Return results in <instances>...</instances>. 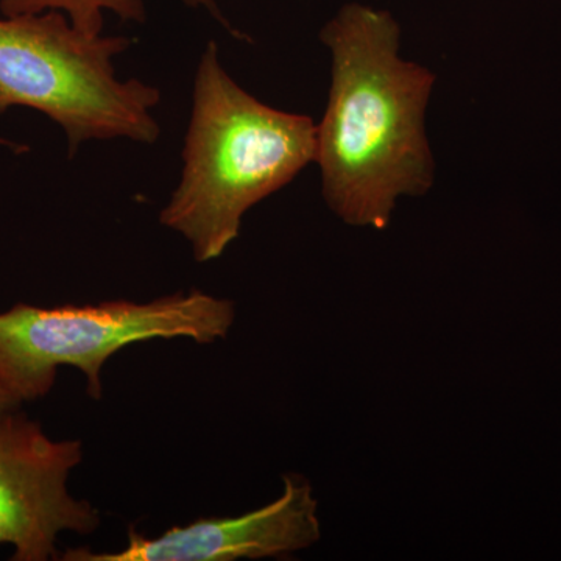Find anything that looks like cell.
<instances>
[{"instance_id":"ba28073f","label":"cell","mask_w":561,"mask_h":561,"mask_svg":"<svg viewBox=\"0 0 561 561\" xmlns=\"http://www.w3.org/2000/svg\"><path fill=\"white\" fill-rule=\"evenodd\" d=\"M21 404L22 402L18 400L11 391L7 390L5 387L0 383V419L7 415V413L20 409Z\"/></svg>"},{"instance_id":"5b68a950","label":"cell","mask_w":561,"mask_h":561,"mask_svg":"<svg viewBox=\"0 0 561 561\" xmlns=\"http://www.w3.org/2000/svg\"><path fill=\"white\" fill-rule=\"evenodd\" d=\"M81 460L80 440H54L20 409L0 419V545L13 546L11 560H58L62 531L99 529V508L69 493Z\"/></svg>"},{"instance_id":"8992f818","label":"cell","mask_w":561,"mask_h":561,"mask_svg":"<svg viewBox=\"0 0 561 561\" xmlns=\"http://www.w3.org/2000/svg\"><path fill=\"white\" fill-rule=\"evenodd\" d=\"M321 538L319 501L300 474L284 476L278 500L234 518H202L157 538L128 531L122 551L68 549L62 561H234L278 559L311 548Z\"/></svg>"},{"instance_id":"6da1fadb","label":"cell","mask_w":561,"mask_h":561,"mask_svg":"<svg viewBox=\"0 0 561 561\" xmlns=\"http://www.w3.org/2000/svg\"><path fill=\"white\" fill-rule=\"evenodd\" d=\"M321 41L332 57L317 125L321 194L346 225L386 230L401 197L434 184L426 110L435 76L401 57V28L389 11L348 3Z\"/></svg>"},{"instance_id":"7a4b0ae2","label":"cell","mask_w":561,"mask_h":561,"mask_svg":"<svg viewBox=\"0 0 561 561\" xmlns=\"http://www.w3.org/2000/svg\"><path fill=\"white\" fill-rule=\"evenodd\" d=\"M317 158V124L265 105L239 87L209 41L198 62L183 172L160 221L217 260L241 234L243 216Z\"/></svg>"},{"instance_id":"3957f363","label":"cell","mask_w":561,"mask_h":561,"mask_svg":"<svg viewBox=\"0 0 561 561\" xmlns=\"http://www.w3.org/2000/svg\"><path fill=\"white\" fill-rule=\"evenodd\" d=\"M130 46L125 36L79 31L61 11L0 18V116L14 106L46 114L70 154L94 139L157 142L160 90L114 69Z\"/></svg>"},{"instance_id":"9c48e42d","label":"cell","mask_w":561,"mask_h":561,"mask_svg":"<svg viewBox=\"0 0 561 561\" xmlns=\"http://www.w3.org/2000/svg\"><path fill=\"white\" fill-rule=\"evenodd\" d=\"M0 144H2V146H7V147H16V146H14L13 142H10V140H5V139H0Z\"/></svg>"},{"instance_id":"277c9868","label":"cell","mask_w":561,"mask_h":561,"mask_svg":"<svg viewBox=\"0 0 561 561\" xmlns=\"http://www.w3.org/2000/svg\"><path fill=\"white\" fill-rule=\"evenodd\" d=\"M234 320V302L202 290L149 302H21L0 313V383L21 402L39 400L50 393L58 368L68 365L83 373L87 393L99 401L103 365L125 346L176 337L210 345L227 339Z\"/></svg>"},{"instance_id":"52a82bcc","label":"cell","mask_w":561,"mask_h":561,"mask_svg":"<svg viewBox=\"0 0 561 561\" xmlns=\"http://www.w3.org/2000/svg\"><path fill=\"white\" fill-rule=\"evenodd\" d=\"M191 9H203L216 18L221 24H227L221 16L216 0H180ZM44 11H61L73 27L88 35H102L105 25V14L113 13L122 21H146L144 0H0V13L3 16H20V14H36Z\"/></svg>"}]
</instances>
